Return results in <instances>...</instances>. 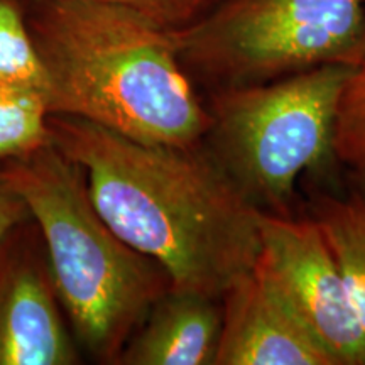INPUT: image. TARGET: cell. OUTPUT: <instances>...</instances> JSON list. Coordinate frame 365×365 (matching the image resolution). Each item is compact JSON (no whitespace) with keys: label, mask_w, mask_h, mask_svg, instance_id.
Here are the masks:
<instances>
[{"label":"cell","mask_w":365,"mask_h":365,"mask_svg":"<svg viewBox=\"0 0 365 365\" xmlns=\"http://www.w3.org/2000/svg\"><path fill=\"white\" fill-rule=\"evenodd\" d=\"M46 73L51 115L81 118L150 145L205 140L208 107L168 31L88 0H21Z\"/></svg>","instance_id":"2"},{"label":"cell","mask_w":365,"mask_h":365,"mask_svg":"<svg viewBox=\"0 0 365 365\" xmlns=\"http://www.w3.org/2000/svg\"><path fill=\"white\" fill-rule=\"evenodd\" d=\"M81 354L33 217L0 240V365H76Z\"/></svg>","instance_id":"7"},{"label":"cell","mask_w":365,"mask_h":365,"mask_svg":"<svg viewBox=\"0 0 365 365\" xmlns=\"http://www.w3.org/2000/svg\"><path fill=\"white\" fill-rule=\"evenodd\" d=\"M31 217L26 203L16 191L9 188L6 181L0 176V240L12 230L17 223L27 220Z\"/></svg>","instance_id":"15"},{"label":"cell","mask_w":365,"mask_h":365,"mask_svg":"<svg viewBox=\"0 0 365 365\" xmlns=\"http://www.w3.org/2000/svg\"><path fill=\"white\" fill-rule=\"evenodd\" d=\"M49 115L43 91L0 86V163L51 143Z\"/></svg>","instance_id":"11"},{"label":"cell","mask_w":365,"mask_h":365,"mask_svg":"<svg viewBox=\"0 0 365 365\" xmlns=\"http://www.w3.org/2000/svg\"><path fill=\"white\" fill-rule=\"evenodd\" d=\"M314 220L339 262L365 335V200L359 196L318 200Z\"/></svg>","instance_id":"10"},{"label":"cell","mask_w":365,"mask_h":365,"mask_svg":"<svg viewBox=\"0 0 365 365\" xmlns=\"http://www.w3.org/2000/svg\"><path fill=\"white\" fill-rule=\"evenodd\" d=\"M257 267L340 365H365V335L317 220L259 213Z\"/></svg>","instance_id":"6"},{"label":"cell","mask_w":365,"mask_h":365,"mask_svg":"<svg viewBox=\"0 0 365 365\" xmlns=\"http://www.w3.org/2000/svg\"><path fill=\"white\" fill-rule=\"evenodd\" d=\"M333 154L349 166L365 168V59L350 75L341 93Z\"/></svg>","instance_id":"13"},{"label":"cell","mask_w":365,"mask_h":365,"mask_svg":"<svg viewBox=\"0 0 365 365\" xmlns=\"http://www.w3.org/2000/svg\"><path fill=\"white\" fill-rule=\"evenodd\" d=\"M88 2L110 4L139 14L159 29H185L212 11L220 0H88Z\"/></svg>","instance_id":"14"},{"label":"cell","mask_w":365,"mask_h":365,"mask_svg":"<svg viewBox=\"0 0 365 365\" xmlns=\"http://www.w3.org/2000/svg\"><path fill=\"white\" fill-rule=\"evenodd\" d=\"M0 86L39 90L46 97V73L21 0H0Z\"/></svg>","instance_id":"12"},{"label":"cell","mask_w":365,"mask_h":365,"mask_svg":"<svg viewBox=\"0 0 365 365\" xmlns=\"http://www.w3.org/2000/svg\"><path fill=\"white\" fill-rule=\"evenodd\" d=\"M215 365H340L255 266L222 298Z\"/></svg>","instance_id":"8"},{"label":"cell","mask_w":365,"mask_h":365,"mask_svg":"<svg viewBox=\"0 0 365 365\" xmlns=\"http://www.w3.org/2000/svg\"><path fill=\"white\" fill-rule=\"evenodd\" d=\"M51 143L83 170L95 207L171 289L222 299L261 255L259 213L205 140L150 145L81 118L49 115Z\"/></svg>","instance_id":"1"},{"label":"cell","mask_w":365,"mask_h":365,"mask_svg":"<svg viewBox=\"0 0 365 365\" xmlns=\"http://www.w3.org/2000/svg\"><path fill=\"white\" fill-rule=\"evenodd\" d=\"M170 38L208 93L365 59V0H220Z\"/></svg>","instance_id":"5"},{"label":"cell","mask_w":365,"mask_h":365,"mask_svg":"<svg viewBox=\"0 0 365 365\" xmlns=\"http://www.w3.org/2000/svg\"><path fill=\"white\" fill-rule=\"evenodd\" d=\"M222 299L170 289L145 314L117 365H215Z\"/></svg>","instance_id":"9"},{"label":"cell","mask_w":365,"mask_h":365,"mask_svg":"<svg viewBox=\"0 0 365 365\" xmlns=\"http://www.w3.org/2000/svg\"><path fill=\"white\" fill-rule=\"evenodd\" d=\"M354 70L327 65L210 93L205 145L259 210L289 217L298 178L333 153L339 103Z\"/></svg>","instance_id":"4"},{"label":"cell","mask_w":365,"mask_h":365,"mask_svg":"<svg viewBox=\"0 0 365 365\" xmlns=\"http://www.w3.org/2000/svg\"><path fill=\"white\" fill-rule=\"evenodd\" d=\"M0 176L38 223L81 354L117 365L150 307L171 289L166 271L115 234L83 170L53 143L0 163Z\"/></svg>","instance_id":"3"}]
</instances>
